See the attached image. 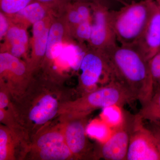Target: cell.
<instances>
[{"instance_id": "6da1fadb", "label": "cell", "mask_w": 160, "mask_h": 160, "mask_svg": "<svg viewBox=\"0 0 160 160\" xmlns=\"http://www.w3.org/2000/svg\"><path fill=\"white\" fill-rule=\"evenodd\" d=\"M106 56L113 80L127 90L142 106L151 99L154 86L148 61L134 46H118Z\"/></svg>"}, {"instance_id": "7a4b0ae2", "label": "cell", "mask_w": 160, "mask_h": 160, "mask_svg": "<svg viewBox=\"0 0 160 160\" xmlns=\"http://www.w3.org/2000/svg\"><path fill=\"white\" fill-rule=\"evenodd\" d=\"M156 0L126 3L118 9H110L112 27L121 45L134 46L146 29Z\"/></svg>"}, {"instance_id": "3957f363", "label": "cell", "mask_w": 160, "mask_h": 160, "mask_svg": "<svg viewBox=\"0 0 160 160\" xmlns=\"http://www.w3.org/2000/svg\"><path fill=\"white\" fill-rule=\"evenodd\" d=\"M92 9V28L88 47L106 52L118 46L116 36L110 18V9L95 3H90Z\"/></svg>"}, {"instance_id": "277c9868", "label": "cell", "mask_w": 160, "mask_h": 160, "mask_svg": "<svg viewBox=\"0 0 160 160\" xmlns=\"http://www.w3.org/2000/svg\"><path fill=\"white\" fill-rule=\"evenodd\" d=\"M127 160H160V152L153 133L143 124L137 114L134 117L131 133Z\"/></svg>"}, {"instance_id": "5b68a950", "label": "cell", "mask_w": 160, "mask_h": 160, "mask_svg": "<svg viewBox=\"0 0 160 160\" xmlns=\"http://www.w3.org/2000/svg\"><path fill=\"white\" fill-rule=\"evenodd\" d=\"M79 68L80 81L85 87L95 86L102 77L109 82L113 80L106 56L102 52L88 48L83 53Z\"/></svg>"}, {"instance_id": "8992f818", "label": "cell", "mask_w": 160, "mask_h": 160, "mask_svg": "<svg viewBox=\"0 0 160 160\" xmlns=\"http://www.w3.org/2000/svg\"><path fill=\"white\" fill-rule=\"evenodd\" d=\"M135 115L124 112L121 124L113 128V132L101 148V155L106 160H127L130 133L133 127Z\"/></svg>"}, {"instance_id": "52a82bcc", "label": "cell", "mask_w": 160, "mask_h": 160, "mask_svg": "<svg viewBox=\"0 0 160 160\" xmlns=\"http://www.w3.org/2000/svg\"><path fill=\"white\" fill-rule=\"evenodd\" d=\"M69 24L62 13L55 16L48 36L46 56L44 59L51 62L61 54L64 46L73 42Z\"/></svg>"}, {"instance_id": "ba28073f", "label": "cell", "mask_w": 160, "mask_h": 160, "mask_svg": "<svg viewBox=\"0 0 160 160\" xmlns=\"http://www.w3.org/2000/svg\"><path fill=\"white\" fill-rule=\"evenodd\" d=\"M133 46L148 61L160 50V9L156 0L146 29Z\"/></svg>"}, {"instance_id": "9c48e42d", "label": "cell", "mask_w": 160, "mask_h": 160, "mask_svg": "<svg viewBox=\"0 0 160 160\" xmlns=\"http://www.w3.org/2000/svg\"><path fill=\"white\" fill-rule=\"evenodd\" d=\"M37 144L41 149L40 156L43 160H65L71 154V151L64 142V137L58 132L43 135L38 140Z\"/></svg>"}, {"instance_id": "30bf717a", "label": "cell", "mask_w": 160, "mask_h": 160, "mask_svg": "<svg viewBox=\"0 0 160 160\" xmlns=\"http://www.w3.org/2000/svg\"><path fill=\"white\" fill-rule=\"evenodd\" d=\"M3 40L1 44V52H8L19 58L28 51L29 38L27 29L25 27L10 21L9 29Z\"/></svg>"}, {"instance_id": "8fae6325", "label": "cell", "mask_w": 160, "mask_h": 160, "mask_svg": "<svg viewBox=\"0 0 160 160\" xmlns=\"http://www.w3.org/2000/svg\"><path fill=\"white\" fill-rule=\"evenodd\" d=\"M55 16H49L32 26V37L30 44L31 61L33 65L45 59L49 29Z\"/></svg>"}, {"instance_id": "7c38bea8", "label": "cell", "mask_w": 160, "mask_h": 160, "mask_svg": "<svg viewBox=\"0 0 160 160\" xmlns=\"http://www.w3.org/2000/svg\"><path fill=\"white\" fill-rule=\"evenodd\" d=\"M56 12L49 6L35 1L11 16H8L12 22L28 29L35 23Z\"/></svg>"}, {"instance_id": "4fadbf2b", "label": "cell", "mask_w": 160, "mask_h": 160, "mask_svg": "<svg viewBox=\"0 0 160 160\" xmlns=\"http://www.w3.org/2000/svg\"><path fill=\"white\" fill-rule=\"evenodd\" d=\"M65 15L70 32L77 25L83 22L92 20L90 3L75 1L68 3L61 13Z\"/></svg>"}, {"instance_id": "5bb4252c", "label": "cell", "mask_w": 160, "mask_h": 160, "mask_svg": "<svg viewBox=\"0 0 160 160\" xmlns=\"http://www.w3.org/2000/svg\"><path fill=\"white\" fill-rule=\"evenodd\" d=\"M58 109L57 100L47 95L43 97L32 109L29 114V119L38 125L44 124L54 117Z\"/></svg>"}, {"instance_id": "9a60e30c", "label": "cell", "mask_w": 160, "mask_h": 160, "mask_svg": "<svg viewBox=\"0 0 160 160\" xmlns=\"http://www.w3.org/2000/svg\"><path fill=\"white\" fill-rule=\"evenodd\" d=\"M66 141L70 151L74 154H78L84 150L86 137L85 128L82 122H74L68 126L66 132Z\"/></svg>"}, {"instance_id": "2e32d148", "label": "cell", "mask_w": 160, "mask_h": 160, "mask_svg": "<svg viewBox=\"0 0 160 160\" xmlns=\"http://www.w3.org/2000/svg\"><path fill=\"white\" fill-rule=\"evenodd\" d=\"M138 114L143 120H148L151 123L160 125V87L155 89L151 99L142 106Z\"/></svg>"}, {"instance_id": "e0dca14e", "label": "cell", "mask_w": 160, "mask_h": 160, "mask_svg": "<svg viewBox=\"0 0 160 160\" xmlns=\"http://www.w3.org/2000/svg\"><path fill=\"white\" fill-rule=\"evenodd\" d=\"M102 115L104 122L113 129L123 122L124 112L122 110V107L112 105L103 108Z\"/></svg>"}, {"instance_id": "ac0fdd59", "label": "cell", "mask_w": 160, "mask_h": 160, "mask_svg": "<svg viewBox=\"0 0 160 160\" xmlns=\"http://www.w3.org/2000/svg\"><path fill=\"white\" fill-rule=\"evenodd\" d=\"M92 20L83 22L72 29L71 33L73 40H76L80 45L88 44L91 37Z\"/></svg>"}, {"instance_id": "d6986e66", "label": "cell", "mask_w": 160, "mask_h": 160, "mask_svg": "<svg viewBox=\"0 0 160 160\" xmlns=\"http://www.w3.org/2000/svg\"><path fill=\"white\" fill-rule=\"evenodd\" d=\"M36 0H0L1 11L7 16L17 13Z\"/></svg>"}, {"instance_id": "ffe728a7", "label": "cell", "mask_w": 160, "mask_h": 160, "mask_svg": "<svg viewBox=\"0 0 160 160\" xmlns=\"http://www.w3.org/2000/svg\"><path fill=\"white\" fill-rule=\"evenodd\" d=\"M111 127L105 122L98 124L90 125L86 129L87 134L90 136L101 140L107 141L113 132Z\"/></svg>"}, {"instance_id": "44dd1931", "label": "cell", "mask_w": 160, "mask_h": 160, "mask_svg": "<svg viewBox=\"0 0 160 160\" xmlns=\"http://www.w3.org/2000/svg\"><path fill=\"white\" fill-rule=\"evenodd\" d=\"M154 90L160 87V50L148 61Z\"/></svg>"}, {"instance_id": "7402d4cb", "label": "cell", "mask_w": 160, "mask_h": 160, "mask_svg": "<svg viewBox=\"0 0 160 160\" xmlns=\"http://www.w3.org/2000/svg\"><path fill=\"white\" fill-rule=\"evenodd\" d=\"M43 3L53 9L57 14H59L65 9L68 3L76 0H36Z\"/></svg>"}, {"instance_id": "603a6c76", "label": "cell", "mask_w": 160, "mask_h": 160, "mask_svg": "<svg viewBox=\"0 0 160 160\" xmlns=\"http://www.w3.org/2000/svg\"><path fill=\"white\" fill-rule=\"evenodd\" d=\"M76 1L100 4L108 7L111 10V8H112V6H115V5L119 4L123 6L127 3L125 0H76Z\"/></svg>"}, {"instance_id": "cb8c5ba5", "label": "cell", "mask_w": 160, "mask_h": 160, "mask_svg": "<svg viewBox=\"0 0 160 160\" xmlns=\"http://www.w3.org/2000/svg\"><path fill=\"white\" fill-rule=\"evenodd\" d=\"M10 21L8 17L0 12V40H3L9 29Z\"/></svg>"}, {"instance_id": "d4e9b609", "label": "cell", "mask_w": 160, "mask_h": 160, "mask_svg": "<svg viewBox=\"0 0 160 160\" xmlns=\"http://www.w3.org/2000/svg\"><path fill=\"white\" fill-rule=\"evenodd\" d=\"M8 141V137L6 132L2 130H0V160H4L6 159L7 155L6 144Z\"/></svg>"}, {"instance_id": "484cf974", "label": "cell", "mask_w": 160, "mask_h": 160, "mask_svg": "<svg viewBox=\"0 0 160 160\" xmlns=\"http://www.w3.org/2000/svg\"><path fill=\"white\" fill-rule=\"evenodd\" d=\"M150 130L153 133L160 152V125L152 123Z\"/></svg>"}, {"instance_id": "4316f807", "label": "cell", "mask_w": 160, "mask_h": 160, "mask_svg": "<svg viewBox=\"0 0 160 160\" xmlns=\"http://www.w3.org/2000/svg\"><path fill=\"white\" fill-rule=\"evenodd\" d=\"M8 104V99L6 94L3 92L0 93V108L3 109L7 106Z\"/></svg>"}, {"instance_id": "83f0119b", "label": "cell", "mask_w": 160, "mask_h": 160, "mask_svg": "<svg viewBox=\"0 0 160 160\" xmlns=\"http://www.w3.org/2000/svg\"><path fill=\"white\" fill-rule=\"evenodd\" d=\"M4 117V113H3V112L1 110V111H0V120L1 121L3 119Z\"/></svg>"}, {"instance_id": "f1b7e54d", "label": "cell", "mask_w": 160, "mask_h": 160, "mask_svg": "<svg viewBox=\"0 0 160 160\" xmlns=\"http://www.w3.org/2000/svg\"><path fill=\"white\" fill-rule=\"evenodd\" d=\"M159 6L160 9V0H156Z\"/></svg>"}, {"instance_id": "f546056e", "label": "cell", "mask_w": 160, "mask_h": 160, "mask_svg": "<svg viewBox=\"0 0 160 160\" xmlns=\"http://www.w3.org/2000/svg\"></svg>"}]
</instances>
